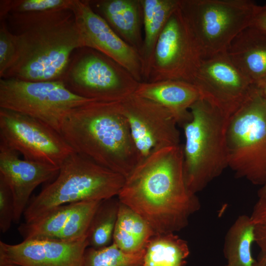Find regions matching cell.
I'll return each mask as SVG.
<instances>
[{
  "label": "cell",
  "mask_w": 266,
  "mask_h": 266,
  "mask_svg": "<svg viewBox=\"0 0 266 266\" xmlns=\"http://www.w3.org/2000/svg\"><path fill=\"white\" fill-rule=\"evenodd\" d=\"M258 197L266 195V181L258 192Z\"/></svg>",
  "instance_id": "cell-34"
},
{
  "label": "cell",
  "mask_w": 266,
  "mask_h": 266,
  "mask_svg": "<svg viewBox=\"0 0 266 266\" xmlns=\"http://www.w3.org/2000/svg\"><path fill=\"white\" fill-rule=\"evenodd\" d=\"M16 45L15 35L2 23L0 28V76L3 77L15 59Z\"/></svg>",
  "instance_id": "cell-29"
},
{
  "label": "cell",
  "mask_w": 266,
  "mask_h": 266,
  "mask_svg": "<svg viewBox=\"0 0 266 266\" xmlns=\"http://www.w3.org/2000/svg\"><path fill=\"white\" fill-rule=\"evenodd\" d=\"M192 84L201 98L229 118L258 88L233 65L226 52L202 58Z\"/></svg>",
  "instance_id": "cell-12"
},
{
  "label": "cell",
  "mask_w": 266,
  "mask_h": 266,
  "mask_svg": "<svg viewBox=\"0 0 266 266\" xmlns=\"http://www.w3.org/2000/svg\"><path fill=\"white\" fill-rule=\"evenodd\" d=\"M119 101L94 100L74 108L60 133L75 152L126 178L138 156Z\"/></svg>",
  "instance_id": "cell-2"
},
{
  "label": "cell",
  "mask_w": 266,
  "mask_h": 266,
  "mask_svg": "<svg viewBox=\"0 0 266 266\" xmlns=\"http://www.w3.org/2000/svg\"><path fill=\"white\" fill-rule=\"evenodd\" d=\"M251 215L254 227L255 242L261 251L266 250V195L259 196Z\"/></svg>",
  "instance_id": "cell-28"
},
{
  "label": "cell",
  "mask_w": 266,
  "mask_h": 266,
  "mask_svg": "<svg viewBox=\"0 0 266 266\" xmlns=\"http://www.w3.org/2000/svg\"><path fill=\"white\" fill-rule=\"evenodd\" d=\"M140 2L145 33L140 52L143 82L158 38L178 8L179 0H140Z\"/></svg>",
  "instance_id": "cell-20"
},
{
  "label": "cell",
  "mask_w": 266,
  "mask_h": 266,
  "mask_svg": "<svg viewBox=\"0 0 266 266\" xmlns=\"http://www.w3.org/2000/svg\"><path fill=\"white\" fill-rule=\"evenodd\" d=\"M59 167L22 159L19 154L0 143V177L9 188L14 205L13 222L19 223L33 190L56 177Z\"/></svg>",
  "instance_id": "cell-16"
},
{
  "label": "cell",
  "mask_w": 266,
  "mask_h": 266,
  "mask_svg": "<svg viewBox=\"0 0 266 266\" xmlns=\"http://www.w3.org/2000/svg\"><path fill=\"white\" fill-rule=\"evenodd\" d=\"M256 262L257 266H266V250L260 251Z\"/></svg>",
  "instance_id": "cell-33"
},
{
  "label": "cell",
  "mask_w": 266,
  "mask_h": 266,
  "mask_svg": "<svg viewBox=\"0 0 266 266\" xmlns=\"http://www.w3.org/2000/svg\"><path fill=\"white\" fill-rule=\"evenodd\" d=\"M181 145L161 149L139 163L125 178L118 198L142 217L156 234L184 228L200 207L185 184Z\"/></svg>",
  "instance_id": "cell-1"
},
{
  "label": "cell",
  "mask_w": 266,
  "mask_h": 266,
  "mask_svg": "<svg viewBox=\"0 0 266 266\" xmlns=\"http://www.w3.org/2000/svg\"><path fill=\"white\" fill-rule=\"evenodd\" d=\"M231 62L258 89L266 82V32L249 26L226 51Z\"/></svg>",
  "instance_id": "cell-17"
},
{
  "label": "cell",
  "mask_w": 266,
  "mask_h": 266,
  "mask_svg": "<svg viewBox=\"0 0 266 266\" xmlns=\"http://www.w3.org/2000/svg\"><path fill=\"white\" fill-rule=\"evenodd\" d=\"M254 242V227L250 216H239L226 236L224 253L227 263L224 266H257L251 251Z\"/></svg>",
  "instance_id": "cell-22"
},
{
  "label": "cell",
  "mask_w": 266,
  "mask_h": 266,
  "mask_svg": "<svg viewBox=\"0 0 266 266\" xmlns=\"http://www.w3.org/2000/svg\"><path fill=\"white\" fill-rule=\"evenodd\" d=\"M250 26L266 32V4L263 5H257Z\"/></svg>",
  "instance_id": "cell-32"
},
{
  "label": "cell",
  "mask_w": 266,
  "mask_h": 266,
  "mask_svg": "<svg viewBox=\"0 0 266 266\" xmlns=\"http://www.w3.org/2000/svg\"><path fill=\"white\" fill-rule=\"evenodd\" d=\"M119 102L138 153V164L161 149L180 145L177 122L166 108L134 93Z\"/></svg>",
  "instance_id": "cell-11"
},
{
  "label": "cell",
  "mask_w": 266,
  "mask_h": 266,
  "mask_svg": "<svg viewBox=\"0 0 266 266\" xmlns=\"http://www.w3.org/2000/svg\"><path fill=\"white\" fill-rule=\"evenodd\" d=\"M134 94L166 108L182 126L191 119L190 109L200 98L193 84L173 80L140 82Z\"/></svg>",
  "instance_id": "cell-18"
},
{
  "label": "cell",
  "mask_w": 266,
  "mask_h": 266,
  "mask_svg": "<svg viewBox=\"0 0 266 266\" xmlns=\"http://www.w3.org/2000/svg\"><path fill=\"white\" fill-rule=\"evenodd\" d=\"M190 111L191 119L182 126L183 173L187 189L196 195L228 167L230 118L201 98Z\"/></svg>",
  "instance_id": "cell-5"
},
{
  "label": "cell",
  "mask_w": 266,
  "mask_h": 266,
  "mask_svg": "<svg viewBox=\"0 0 266 266\" xmlns=\"http://www.w3.org/2000/svg\"><path fill=\"white\" fill-rule=\"evenodd\" d=\"M98 6L114 31L140 55L143 41L140 0H104L98 2Z\"/></svg>",
  "instance_id": "cell-19"
},
{
  "label": "cell",
  "mask_w": 266,
  "mask_h": 266,
  "mask_svg": "<svg viewBox=\"0 0 266 266\" xmlns=\"http://www.w3.org/2000/svg\"><path fill=\"white\" fill-rule=\"evenodd\" d=\"M75 93L96 100L118 101L134 93L139 82L120 65L93 54L73 67Z\"/></svg>",
  "instance_id": "cell-14"
},
{
  "label": "cell",
  "mask_w": 266,
  "mask_h": 266,
  "mask_svg": "<svg viewBox=\"0 0 266 266\" xmlns=\"http://www.w3.org/2000/svg\"><path fill=\"white\" fill-rule=\"evenodd\" d=\"M84 47L95 49L127 70L138 82H143L142 62L139 53L125 42L89 2L70 0Z\"/></svg>",
  "instance_id": "cell-13"
},
{
  "label": "cell",
  "mask_w": 266,
  "mask_h": 266,
  "mask_svg": "<svg viewBox=\"0 0 266 266\" xmlns=\"http://www.w3.org/2000/svg\"><path fill=\"white\" fill-rule=\"evenodd\" d=\"M102 200H87L76 203L63 230L54 240L70 242L87 235L94 215Z\"/></svg>",
  "instance_id": "cell-27"
},
{
  "label": "cell",
  "mask_w": 266,
  "mask_h": 266,
  "mask_svg": "<svg viewBox=\"0 0 266 266\" xmlns=\"http://www.w3.org/2000/svg\"><path fill=\"white\" fill-rule=\"evenodd\" d=\"M0 143L25 160L59 168L74 152L60 133L43 122L0 108Z\"/></svg>",
  "instance_id": "cell-9"
},
{
  "label": "cell",
  "mask_w": 266,
  "mask_h": 266,
  "mask_svg": "<svg viewBox=\"0 0 266 266\" xmlns=\"http://www.w3.org/2000/svg\"><path fill=\"white\" fill-rule=\"evenodd\" d=\"M189 254L187 242L174 233L155 234L145 248L142 266H185Z\"/></svg>",
  "instance_id": "cell-23"
},
{
  "label": "cell",
  "mask_w": 266,
  "mask_h": 266,
  "mask_svg": "<svg viewBox=\"0 0 266 266\" xmlns=\"http://www.w3.org/2000/svg\"><path fill=\"white\" fill-rule=\"evenodd\" d=\"M89 247L87 235L77 240H26L16 244L0 241V266H81Z\"/></svg>",
  "instance_id": "cell-15"
},
{
  "label": "cell",
  "mask_w": 266,
  "mask_h": 266,
  "mask_svg": "<svg viewBox=\"0 0 266 266\" xmlns=\"http://www.w3.org/2000/svg\"><path fill=\"white\" fill-rule=\"evenodd\" d=\"M67 9L38 12L14 34L16 55L4 76L36 82L61 74L71 52L84 47L73 14Z\"/></svg>",
  "instance_id": "cell-3"
},
{
  "label": "cell",
  "mask_w": 266,
  "mask_h": 266,
  "mask_svg": "<svg viewBox=\"0 0 266 266\" xmlns=\"http://www.w3.org/2000/svg\"><path fill=\"white\" fill-rule=\"evenodd\" d=\"M144 253V250L135 254H127L113 242L99 249L88 247L81 266H142Z\"/></svg>",
  "instance_id": "cell-26"
},
{
  "label": "cell",
  "mask_w": 266,
  "mask_h": 266,
  "mask_svg": "<svg viewBox=\"0 0 266 266\" xmlns=\"http://www.w3.org/2000/svg\"><path fill=\"white\" fill-rule=\"evenodd\" d=\"M76 203L58 206L35 221L22 223L18 231L23 240H55L64 227Z\"/></svg>",
  "instance_id": "cell-24"
},
{
  "label": "cell",
  "mask_w": 266,
  "mask_h": 266,
  "mask_svg": "<svg viewBox=\"0 0 266 266\" xmlns=\"http://www.w3.org/2000/svg\"><path fill=\"white\" fill-rule=\"evenodd\" d=\"M201 59L178 4L158 38L143 82L192 83Z\"/></svg>",
  "instance_id": "cell-10"
},
{
  "label": "cell",
  "mask_w": 266,
  "mask_h": 266,
  "mask_svg": "<svg viewBox=\"0 0 266 266\" xmlns=\"http://www.w3.org/2000/svg\"><path fill=\"white\" fill-rule=\"evenodd\" d=\"M119 205L118 198L113 197L102 200L87 233L89 247L99 249L112 243Z\"/></svg>",
  "instance_id": "cell-25"
},
{
  "label": "cell",
  "mask_w": 266,
  "mask_h": 266,
  "mask_svg": "<svg viewBox=\"0 0 266 266\" xmlns=\"http://www.w3.org/2000/svg\"><path fill=\"white\" fill-rule=\"evenodd\" d=\"M70 0H24L13 2V9L18 12H44L68 8Z\"/></svg>",
  "instance_id": "cell-30"
},
{
  "label": "cell",
  "mask_w": 266,
  "mask_h": 266,
  "mask_svg": "<svg viewBox=\"0 0 266 266\" xmlns=\"http://www.w3.org/2000/svg\"><path fill=\"white\" fill-rule=\"evenodd\" d=\"M14 205L11 191L4 180L0 177V230L7 232L13 222Z\"/></svg>",
  "instance_id": "cell-31"
},
{
  "label": "cell",
  "mask_w": 266,
  "mask_h": 266,
  "mask_svg": "<svg viewBox=\"0 0 266 266\" xmlns=\"http://www.w3.org/2000/svg\"><path fill=\"white\" fill-rule=\"evenodd\" d=\"M123 175L74 152L63 163L54 180L32 197L24 211L25 222L35 221L58 206L118 196Z\"/></svg>",
  "instance_id": "cell-4"
},
{
  "label": "cell",
  "mask_w": 266,
  "mask_h": 266,
  "mask_svg": "<svg viewBox=\"0 0 266 266\" xmlns=\"http://www.w3.org/2000/svg\"><path fill=\"white\" fill-rule=\"evenodd\" d=\"M228 166L236 177L262 186L266 181V99L257 88L230 118Z\"/></svg>",
  "instance_id": "cell-7"
},
{
  "label": "cell",
  "mask_w": 266,
  "mask_h": 266,
  "mask_svg": "<svg viewBox=\"0 0 266 266\" xmlns=\"http://www.w3.org/2000/svg\"><path fill=\"white\" fill-rule=\"evenodd\" d=\"M257 4L250 0H179V8L202 58L226 52L251 25Z\"/></svg>",
  "instance_id": "cell-6"
},
{
  "label": "cell",
  "mask_w": 266,
  "mask_h": 266,
  "mask_svg": "<svg viewBox=\"0 0 266 266\" xmlns=\"http://www.w3.org/2000/svg\"><path fill=\"white\" fill-rule=\"evenodd\" d=\"M259 89L263 97L266 99V82Z\"/></svg>",
  "instance_id": "cell-35"
},
{
  "label": "cell",
  "mask_w": 266,
  "mask_h": 266,
  "mask_svg": "<svg viewBox=\"0 0 266 266\" xmlns=\"http://www.w3.org/2000/svg\"><path fill=\"white\" fill-rule=\"evenodd\" d=\"M94 100H96L74 93L61 81L33 82L15 78L0 80V108L38 120L60 133L72 109Z\"/></svg>",
  "instance_id": "cell-8"
},
{
  "label": "cell",
  "mask_w": 266,
  "mask_h": 266,
  "mask_svg": "<svg viewBox=\"0 0 266 266\" xmlns=\"http://www.w3.org/2000/svg\"><path fill=\"white\" fill-rule=\"evenodd\" d=\"M156 233L150 224L139 214L120 201L113 243L127 254L144 250Z\"/></svg>",
  "instance_id": "cell-21"
}]
</instances>
